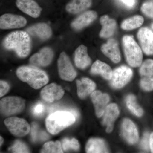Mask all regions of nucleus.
<instances>
[{
  "label": "nucleus",
  "mask_w": 153,
  "mask_h": 153,
  "mask_svg": "<svg viewBox=\"0 0 153 153\" xmlns=\"http://www.w3.org/2000/svg\"><path fill=\"white\" fill-rule=\"evenodd\" d=\"M27 32L17 31L6 36L3 45L6 49L13 50L20 57H27L31 51V41Z\"/></svg>",
  "instance_id": "1"
},
{
  "label": "nucleus",
  "mask_w": 153,
  "mask_h": 153,
  "mask_svg": "<svg viewBox=\"0 0 153 153\" xmlns=\"http://www.w3.org/2000/svg\"><path fill=\"white\" fill-rule=\"evenodd\" d=\"M16 74L20 80L35 89H39L49 82L47 73L36 66H21L17 69Z\"/></svg>",
  "instance_id": "2"
},
{
  "label": "nucleus",
  "mask_w": 153,
  "mask_h": 153,
  "mask_svg": "<svg viewBox=\"0 0 153 153\" xmlns=\"http://www.w3.org/2000/svg\"><path fill=\"white\" fill-rule=\"evenodd\" d=\"M75 116L68 111H57L51 114L46 119L47 131L52 134H58L75 122Z\"/></svg>",
  "instance_id": "3"
},
{
  "label": "nucleus",
  "mask_w": 153,
  "mask_h": 153,
  "mask_svg": "<svg viewBox=\"0 0 153 153\" xmlns=\"http://www.w3.org/2000/svg\"><path fill=\"white\" fill-rule=\"evenodd\" d=\"M122 42L128 63L133 67L141 66L143 58L142 51L133 37L129 36H124L123 38Z\"/></svg>",
  "instance_id": "4"
},
{
  "label": "nucleus",
  "mask_w": 153,
  "mask_h": 153,
  "mask_svg": "<svg viewBox=\"0 0 153 153\" xmlns=\"http://www.w3.org/2000/svg\"><path fill=\"white\" fill-rule=\"evenodd\" d=\"M25 100L18 97H7L0 101V109L2 114L6 116L13 115L23 111L25 106Z\"/></svg>",
  "instance_id": "5"
},
{
  "label": "nucleus",
  "mask_w": 153,
  "mask_h": 153,
  "mask_svg": "<svg viewBox=\"0 0 153 153\" xmlns=\"http://www.w3.org/2000/svg\"><path fill=\"white\" fill-rule=\"evenodd\" d=\"M4 124L11 133L15 136H25L29 133L31 129L30 125L27 121L15 117L6 119Z\"/></svg>",
  "instance_id": "6"
},
{
  "label": "nucleus",
  "mask_w": 153,
  "mask_h": 153,
  "mask_svg": "<svg viewBox=\"0 0 153 153\" xmlns=\"http://www.w3.org/2000/svg\"><path fill=\"white\" fill-rule=\"evenodd\" d=\"M132 75V70L129 67L124 65L117 67L113 71L111 85L116 89L122 88L129 82Z\"/></svg>",
  "instance_id": "7"
},
{
  "label": "nucleus",
  "mask_w": 153,
  "mask_h": 153,
  "mask_svg": "<svg viewBox=\"0 0 153 153\" xmlns=\"http://www.w3.org/2000/svg\"><path fill=\"white\" fill-rule=\"evenodd\" d=\"M58 71L60 78L67 81H72L76 76V72L68 56L64 52L60 54L57 61Z\"/></svg>",
  "instance_id": "8"
},
{
  "label": "nucleus",
  "mask_w": 153,
  "mask_h": 153,
  "mask_svg": "<svg viewBox=\"0 0 153 153\" xmlns=\"http://www.w3.org/2000/svg\"><path fill=\"white\" fill-rule=\"evenodd\" d=\"M140 85L146 91L153 90V60L148 59L141 64L140 68Z\"/></svg>",
  "instance_id": "9"
},
{
  "label": "nucleus",
  "mask_w": 153,
  "mask_h": 153,
  "mask_svg": "<svg viewBox=\"0 0 153 153\" xmlns=\"http://www.w3.org/2000/svg\"><path fill=\"white\" fill-rule=\"evenodd\" d=\"M27 23L24 17L19 15L5 14L0 18V27L3 30L23 27Z\"/></svg>",
  "instance_id": "10"
},
{
  "label": "nucleus",
  "mask_w": 153,
  "mask_h": 153,
  "mask_svg": "<svg viewBox=\"0 0 153 153\" xmlns=\"http://www.w3.org/2000/svg\"><path fill=\"white\" fill-rule=\"evenodd\" d=\"M141 47L146 55H153V33L149 28L140 29L137 34Z\"/></svg>",
  "instance_id": "11"
},
{
  "label": "nucleus",
  "mask_w": 153,
  "mask_h": 153,
  "mask_svg": "<svg viewBox=\"0 0 153 153\" xmlns=\"http://www.w3.org/2000/svg\"><path fill=\"white\" fill-rule=\"evenodd\" d=\"M91 100L95 108L97 117H101L104 114L110 100L108 94L103 93L100 91H94L91 95Z\"/></svg>",
  "instance_id": "12"
},
{
  "label": "nucleus",
  "mask_w": 153,
  "mask_h": 153,
  "mask_svg": "<svg viewBox=\"0 0 153 153\" xmlns=\"http://www.w3.org/2000/svg\"><path fill=\"white\" fill-rule=\"evenodd\" d=\"M118 107L115 103H111L107 105L105 110L102 118V124L106 126V132L110 133L114 128V124L119 115Z\"/></svg>",
  "instance_id": "13"
},
{
  "label": "nucleus",
  "mask_w": 153,
  "mask_h": 153,
  "mask_svg": "<svg viewBox=\"0 0 153 153\" xmlns=\"http://www.w3.org/2000/svg\"><path fill=\"white\" fill-rule=\"evenodd\" d=\"M54 54L52 49L45 47L30 57V63L34 66L45 67L52 62Z\"/></svg>",
  "instance_id": "14"
},
{
  "label": "nucleus",
  "mask_w": 153,
  "mask_h": 153,
  "mask_svg": "<svg viewBox=\"0 0 153 153\" xmlns=\"http://www.w3.org/2000/svg\"><path fill=\"white\" fill-rule=\"evenodd\" d=\"M64 91L62 87L54 83L44 87L41 92L42 98L45 101L52 102L59 100L63 97Z\"/></svg>",
  "instance_id": "15"
},
{
  "label": "nucleus",
  "mask_w": 153,
  "mask_h": 153,
  "mask_svg": "<svg viewBox=\"0 0 153 153\" xmlns=\"http://www.w3.org/2000/svg\"><path fill=\"white\" fill-rule=\"evenodd\" d=\"M122 131L124 138L130 144H134L138 140L139 134L137 127L129 119L123 120L122 125Z\"/></svg>",
  "instance_id": "16"
},
{
  "label": "nucleus",
  "mask_w": 153,
  "mask_h": 153,
  "mask_svg": "<svg viewBox=\"0 0 153 153\" xmlns=\"http://www.w3.org/2000/svg\"><path fill=\"white\" fill-rule=\"evenodd\" d=\"M101 51L105 56L113 62L118 63L120 61V51L117 41L114 39H110L101 47Z\"/></svg>",
  "instance_id": "17"
},
{
  "label": "nucleus",
  "mask_w": 153,
  "mask_h": 153,
  "mask_svg": "<svg viewBox=\"0 0 153 153\" xmlns=\"http://www.w3.org/2000/svg\"><path fill=\"white\" fill-rule=\"evenodd\" d=\"M16 4L19 10L34 18L39 17L42 10L40 6L33 0H16Z\"/></svg>",
  "instance_id": "18"
},
{
  "label": "nucleus",
  "mask_w": 153,
  "mask_h": 153,
  "mask_svg": "<svg viewBox=\"0 0 153 153\" xmlns=\"http://www.w3.org/2000/svg\"><path fill=\"white\" fill-rule=\"evenodd\" d=\"M26 32L29 35L42 40L49 39L52 34L51 28L45 23H38L33 25L28 28L26 30Z\"/></svg>",
  "instance_id": "19"
},
{
  "label": "nucleus",
  "mask_w": 153,
  "mask_h": 153,
  "mask_svg": "<svg viewBox=\"0 0 153 153\" xmlns=\"http://www.w3.org/2000/svg\"><path fill=\"white\" fill-rule=\"evenodd\" d=\"M97 13L94 11H88L74 19L71 23L73 29L79 30L87 27L97 19Z\"/></svg>",
  "instance_id": "20"
},
{
  "label": "nucleus",
  "mask_w": 153,
  "mask_h": 153,
  "mask_svg": "<svg viewBox=\"0 0 153 153\" xmlns=\"http://www.w3.org/2000/svg\"><path fill=\"white\" fill-rule=\"evenodd\" d=\"M74 60L76 67L80 69H85L90 65L91 59L88 54L87 47L81 45L76 49Z\"/></svg>",
  "instance_id": "21"
},
{
  "label": "nucleus",
  "mask_w": 153,
  "mask_h": 153,
  "mask_svg": "<svg viewBox=\"0 0 153 153\" xmlns=\"http://www.w3.org/2000/svg\"><path fill=\"white\" fill-rule=\"evenodd\" d=\"M76 84L77 95L81 99H84L91 94L96 86L93 81L86 77L82 78L81 80H76Z\"/></svg>",
  "instance_id": "22"
},
{
  "label": "nucleus",
  "mask_w": 153,
  "mask_h": 153,
  "mask_svg": "<svg viewBox=\"0 0 153 153\" xmlns=\"http://www.w3.org/2000/svg\"><path fill=\"white\" fill-rule=\"evenodd\" d=\"M102 29L100 33V38H108L114 34L116 30V22L114 19H111L107 15L102 16L100 19Z\"/></svg>",
  "instance_id": "23"
},
{
  "label": "nucleus",
  "mask_w": 153,
  "mask_h": 153,
  "mask_svg": "<svg viewBox=\"0 0 153 153\" xmlns=\"http://www.w3.org/2000/svg\"><path fill=\"white\" fill-rule=\"evenodd\" d=\"M112 69L106 63L97 60L93 63L91 69V72L93 74H100L106 80H111L113 76Z\"/></svg>",
  "instance_id": "24"
},
{
  "label": "nucleus",
  "mask_w": 153,
  "mask_h": 153,
  "mask_svg": "<svg viewBox=\"0 0 153 153\" xmlns=\"http://www.w3.org/2000/svg\"><path fill=\"white\" fill-rule=\"evenodd\" d=\"M92 0H71L66 6V10L71 14H78L90 7Z\"/></svg>",
  "instance_id": "25"
},
{
  "label": "nucleus",
  "mask_w": 153,
  "mask_h": 153,
  "mask_svg": "<svg viewBox=\"0 0 153 153\" xmlns=\"http://www.w3.org/2000/svg\"><path fill=\"white\" fill-rule=\"evenodd\" d=\"M85 150L88 153L108 152L104 141L99 138L90 139L86 144Z\"/></svg>",
  "instance_id": "26"
},
{
  "label": "nucleus",
  "mask_w": 153,
  "mask_h": 153,
  "mask_svg": "<svg viewBox=\"0 0 153 153\" xmlns=\"http://www.w3.org/2000/svg\"><path fill=\"white\" fill-rule=\"evenodd\" d=\"M143 18L142 16H135L125 20L121 27L125 30H131L140 27L143 23Z\"/></svg>",
  "instance_id": "27"
},
{
  "label": "nucleus",
  "mask_w": 153,
  "mask_h": 153,
  "mask_svg": "<svg viewBox=\"0 0 153 153\" xmlns=\"http://www.w3.org/2000/svg\"><path fill=\"white\" fill-rule=\"evenodd\" d=\"M127 107L137 117H140L143 114V110L141 107L137 104L135 96L133 94H129L126 98Z\"/></svg>",
  "instance_id": "28"
},
{
  "label": "nucleus",
  "mask_w": 153,
  "mask_h": 153,
  "mask_svg": "<svg viewBox=\"0 0 153 153\" xmlns=\"http://www.w3.org/2000/svg\"><path fill=\"white\" fill-rule=\"evenodd\" d=\"M41 153H63L62 144L59 141L46 143L41 151Z\"/></svg>",
  "instance_id": "29"
},
{
  "label": "nucleus",
  "mask_w": 153,
  "mask_h": 153,
  "mask_svg": "<svg viewBox=\"0 0 153 153\" xmlns=\"http://www.w3.org/2000/svg\"><path fill=\"white\" fill-rule=\"evenodd\" d=\"M61 144L64 151H67L69 150L78 151L80 147L79 142L75 138H72L71 140L68 138L63 139Z\"/></svg>",
  "instance_id": "30"
},
{
  "label": "nucleus",
  "mask_w": 153,
  "mask_h": 153,
  "mask_svg": "<svg viewBox=\"0 0 153 153\" xmlns=\"http://www.w3.org/2000/svg\"><path fill=\"white\" fill-rule=\"evenodd\" d=\"M13 153H29L30 150L27 145L21 141L17 140L10 148Z\"/></svg>",
  "instance_id": "31"
},
{
  "label": "nucleus",
  "mask_w": 153,
  "mask_h": 153,
  "mask_svg": "<svg viewBox=\"0 0 153 153\" xmlns=\"http://www.w3.org/2000/svg\"><path fill=\"white\" fill-rule=\"evenodd\" d=\"M142 12L146 16L149 18H153V2H146L143 4L142 6Z\"/></svg>",
  "instance_id": "32"
},
{
  "label": "nucleus",
  "mask_w": 153,
  "mask_h": 153,
  "mask_svg": "<svg viewBox=\"0 0 153 153\" xmlns=\"http://www.w3.org/2000/svg\"><path fill=\"white\" fill-rule=\"evenodd\" d=\"M149 138L150 135L149 133L148 132L145 133L143 137L141 142V146L144 150L148 151L149 149Z\"/></svg>",
  "instance_id": "33"
},
{
  "label": "nucleus",
  "mask_w": 153,
  "mask_h": 153,
  "mask_svg": "<svg viewBox=\"0 0 153 153\" xmlns=\"http://www.w3.org/2000/svg\"><path fill=\"white\" fill-rule=\"evenodd\" d=\"M44 111V106L42 103H38L36 104L33 108V113L36 116H39L43 114Z\"/></svg>",
  "instance_id": "34"
},
{
  "label": "nucleus",
  "mask_w": 153,
  "mask_h": 153,
  "mask_svg": "<svg viewBox=\"0 0 153 153\" xmlns=\"http://www.w3.org/2000/svg\"><path fill=\"white\" fill-rule=\"evenodd\" d=\"M0 88H1L0 97H2L5 95L8 92L9 89H10V86L5 81L1 80L0 81Z\"/></svg>",
  "instance_id": "35"
},
{
  "label": "nucleus",
  "mask_w": 153,
  "mask_h": 153,
  "mask_svg": "<svg viewBox=\"0 0 153 153\" xmlns=\"http://www.w3.org/2000/svg\"><path fill=\"white\" fill-rule=\"evenodd\" d=\"M31 136L33 141H36L38 138V126L36 123L34 122L32 123L31 127Z\"/></svg>",
  "instance_id": "36"
},
{
  "label": "nucleus",
  "mask_w": 153,
  "mask_h": 153,
  "mask_svg": "<svg viewBox=\"0 0 153 153\" xmlns=\"http://www.w3.org/2000/svg\"><path fill=\"white\" fill-rule=\"evenodd\" d=\"M124 4L128 7H133L136 4V0H120Z\"/></svg>",
  "instance_id": "37"
},
{
  "label": "nucleus",
  "mask_w": 153,
  "mask_h": 153,
  "mask_svg": "<svg viewBox=\"0 0 153 153\" xmlns=\"http://www.w3.org/2000/svg\"><path fill=\"white\" fill-rule=\"evenodd\" d=\"M149 145L151 152L153 153V132L150 135Z\"/></svg>",
  "instance_id": "38"
},
{
  "label": "nucleus",
  "mask_w": 153,
  "mask_h": 153,
  "mask_svg": "<svg viewBox=\"0 0 153 153\" xmlns=\"http://www.w3.org/2000/svg\"><path fill=\"white\" fill-rule=\"evenodd\" d=\"M0 139H1V146L3 144V142H4V139L1 137H0Z\"/></svg>",
  "instance_id": "39"
},
{
  "label": "nucleus",
  "mask_w": 153,
  "mask_h": 153,
  "mask_svg": "<svg viewBox=\"0 0 153 153\" xmlns=\"http://www.w3.org/2000/svg\"><path fill=\"white\" fill-rule=\"evenodd\" d=\"M152 30L153 33V23L152 25Z\"/></svg>",
  "instance_id": "40"
}]
</instances>
